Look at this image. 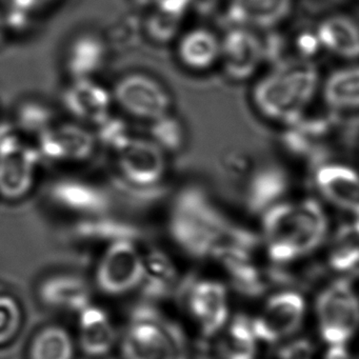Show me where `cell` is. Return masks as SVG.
<instances>
[{"label":"cell","instance_id":"obj_1","mask_svg":"<svg viewBox=\"0 0 359 359\" xmlns=\"http://www.w3.org/2000/svg\"><path fill=\"white\" fill-rule=\"evenodd\" d=\"M173 243L193 258L247 256L255 238L234 226L198 184L180 187L172 197L167 222Z\"/></svg>","mask_w":359,"mask_h":359},{"label":"cell","instance_id":"obj_2","mask_svg":"<svg viewBox=\"0 0 359 359\" xmlns=\"http://www.w3.org/2000/svg\"><path fill=\"white\" fill-rule=\"evenodd\" d=\"M321 81L314 60L304 56L287 58L258 77L250 100L262 118L289 127L308 114L320 92Z\"/></svg>","mask_w":359,"mask_h":359},{"label":"cell","instance_id":"obj_3","mask_svg":"<svg viewBox=\"0 0 359 359\" xmlns=\"http://www.w3.org/2000/svg\"><path fill=\"white\" fill-rule=\"evenodd\" d=\"M327 226L325 208L311 197L283 199L262 212L269 254L276 262H289L316 249L327 235Z\"/></svg>","mask_w":359,"mask_h":359},{"label":"cell","instance_id":"obj_4","mask_svg":"<svg viewBox=\"0 0 359 359\" xmlns=\"http://www.w3.org/2000/svg\"><path fill=\"white\" fill-rule=\"evenodd\" d=\"M123 359H190L182 330L150 306H138L119 340Z\"/></svg>","mask_w":359,"mask_h":359},{"label":"cell","instance_id":"obj_5","mask_svg":"<svg viewBox=\"0 0 359 359\" xmlns=\"http://www.w3.org/2000/svg\"><path fill=\"white\" fill-rule=\"evenodd\" d=\"M114 107L123 116L148 123L173 112L174 98L169 88L144 71L121 75L111 87Z\"/></svg>","mask_w":359,"mask_h":359},{"label":"cell","instance_id":"obj_6","mask_svg":"<svg viewBox=\"0 0 359 359\" xmlns=\"http://www.w3.org/2000/svg\"><path fill=\"white\" fill-rule=\"evenodd\" d=\"M43 161L36 144L12 130L0 135V198L24 201L34 191Z\"/></svg>","mask_w":359,"mask_h":359},{"label":"cell","instance_id":"obj_7","mask_svg":"<svg viewBox=\"0 0 359 359\" xmlns=\"http://www.w3.org/2000/svg\"><path fill=\"white\" fill-rule=\"evenodd\" d=\"M144 275V253L137 241H115L106 245L96 264L94 285L107 297H123L140 291Z\"/></svg>","mask_w":359,"mask_h":359},{"label":"cell","instance_id":"obj_8","mask_svg":"<svg viewBox=\"0 0 359 359\" xmlns=\"http://www.w3.org/2000/svg\"><path fill=\"white\" fill-rule=\"evenodd\" d=\"M169 157L148 136L135 135L115 153V168L128 186L146 190L158 187L165 180Z\"/></svg>","mask_w":359,"mask_h":359},{"label":"cell","instance_id":"obj_9","mask_svg":"<svg viewBox=\"0 0 359 359\" xmlns=\"http://www.w3.org/2000/svg\"><path fill=\"white\" fill-rule=\"evenodd\" d=\"M41 158L55 165H81L100 148L93 129L72 119L58 121L35 140Z\"/></svg>","mask_w":359,"mask_h":359},{"label":"cell","instance_id":"obj_10","mask_svg":"<svg viewBox=\"0 0 359 359\" xmlns=\"http://www.w3.org/2000/svg\"><path fill=\"white\" fill-rule=\"evenodd\" d=\"M319 329L331 346H342L359 327V299L348 283H334L318 296Z\"/></svg>","mask_w":359,"mask_h":359},{"label":"cell","instance_id":"obj_11","mask_svg":"<svg viewBox=\"0 0 359 359\" xmlns=\"http://www.w3.org/2000/svg\"><path fill=\"white\" fill-rule=\"evenodd\" d=\"M266 62V43L260 32L243 27L229 26L222 35L219 65L231 81H250Z\"/></svg>","mask_w":359,"mask_h":359},{"label":"cell","instance_id":"obj_12","mask_svg":"<svg viewBox=\"0 0 359 359\" xmlns=\"http://www.w3.org/2000/svg\"><path fill=\"white\" fill-rule=\"evenodd\" d=\"M60 106L69 119L94 128L114 113L111 88L97 79H70L60 93Z\"/></svg>","mask_w":359,"mask_h":359},{"label":"cell","instance_id":"obj_13","mask_svg":"<svg viewBox=\"0 0 359 359\" xmlns=\"http://www.w3.org/2000/svg\"><path fill=\"white\" fill-rule=\"evenodd\" d=\"M48 201L58 210L81 218L108 214L112 199L106 189L76 176L55 178L47 191Z\"/></svg>","mask_w":359,"mask_h":359},{"label":"cell","instance_id":"obj_14","mask_svg":"<svg viewBox=\"0 0 359 359\" xmlns=\"http://www.w3.org/2000/svg\"><path fill=\"white\" fill-rule=\"evenodd\" d=\"M312 184L327 203L359 218V170L342 161L323 159L312 172Z\"/></svg>","mask_w":359,"mask_h":359},{"label":"cell","instance_id":"obj_15","mask_svg":"<svg viewBox=\"0 0 359 359\" xmlns=\"http://www.w3.org/2000/svg\"><path fill=\"white\" fill-rule=\"evenodd\" d=\"M187 312L205 337L217 334L229 315L228 296L222 283L199 279L189 285L184 297Z\"/></svg>","mask_w":359,"mask_h":359},{"label":"cell","instance_id":"obj_16","mask_svg":"<svg viewBox=\"0 0 359 359\" xmlns=\"http://www.w3.org/2000/svg\"><path fill=\"white\" fill-rule=\"evenodd\" d=\"M304 298L295 292H283L272 296L264 310L256 317L252 330L256 338L276 342L297 331L304 319Z\"/></svg>","mask_w":359,"mask_h":359},{"label":"cell","instance_id":"obj_17","mask_svg":"<svg viewBox=\"0 0 359 359\" xmlns=\"http://www.w3.org/2000/svg\"><path fill=\"white\" fill-rule=\"evenodd\" d=\"M109 46L106 39L94 31L77 33L65 49L62 65L68 81L97 79L108 64Z\"/></svg>","mask_w":359,"mask_h":359},{"label":"cell","instance_id":"obj_18","mask_svg":"<svg viewBox=\"0 0 359 359\" xmlns=\"http://www.w3.org/2000/svg\"><path fill=\"white\" fill-rule=\"evenodd\" d=\"M295 0H226L229 26L271 32L293 13Z\"/></svg>","mask_w":359,"mask_h":359},{"label":"cell","instance_id":"obj_19","mask_svg":"<svg viewBox=\"0 0 359 359\" xmlns=\"http://www.w3.org/2000/svg\"><path fill=\"white\" fill-rule=\"evenodd\" d=\"M317 49L348 62H359V22L344 13L325 15L313 32Z\"/></svg>","mask_w":359,"mask_h":359},{"label":"cell","instance_id":"obj_20","mask_svg":"<svg viewBox=\"0 0 359 359\" xmlns=\"http://www.w3.org/2000/svg\"><path fill=\"white\" fill-rule=\"evenodd\" d=\"M39 302L50 310L79 314L92 302V290L83 277L56 273L41 279L37 287Z\"/></svg>","mask_w":359,"mask_h":359},{"label":"cell","instance_id":"obj_21","mask_svg":"<svg viewBox=\"0 0 359 359\" xmlns=\"http://www.w3.org/2000/svg\"><path fill=\"white\" fill-rule=\"evenodd\" d=\"M176 60L192 73H205L219 65L222 36L208 27L182 31L175 39Z\"/></svg>","mask_w":359,"mask_h":359},{"label":"cell","instance_id":"obj_22","mask_svg":"<svg viewBox=\"0 0 359 359\" xmlns=\"http://www.w3.org/2000/svg\"><path fill=\"white\" fill-rule=\"evenodd\" d=\"M77 346L86 356H108L117 344V332L108 311L90 304L77 314Z\"/></svg>","mask_w":359,"mask_h":359},{"label":"cell","instance_id":"obj_23","mask_svg":"<svg viewBox=\"0 0 359 359\" xmlns=\"http://www.w3.org/2000/svg\"><path fill=\"white\" fill-rule=\"evenodd\" d=\"M319 96L336 113L359 111V62H348L321 81Z\"/></svg>","mask_w":359,"mask_h":359},{"label":"cell","instance_id":"obj_24","mask_svg":"<svg viewBox=\"0 0 359 359\" xmlns=\"http://www.w3.org/2000/svg\"><path fill=\"white\" fill-rule=\"evenodd\" d=\"M253 173L245 186L243 203L250 212L262 213L285 199L289 178L283 168L273 163L264 165Z\"/></svg>","mask_w":359,"mask_h":359},{"label":"cell","instance_id":"obj_25","mask_svg":"<svg viewBox=\"0 0 359 359\" xmlns=\"http://www.w3.org/2000/svg\"><path fill=\"white\" fill-rule=\"evenodd\" d=\"M74 234L88 243H110L119 241H137L140 231L131 222L111 217L109 214L81 218L74 226Z\"/></svg>","mask_w":359,"mask_h":359},{"label":"cell","instance_id":"obj_26","mask_svg":"<svg viewBox=\"0 0 359 359\" xmlns=\"http://www.w3.org/2000/svg\"><path fill=\"white\" fill-rule=\"evenodd\" d=\"M58 121L51 104L39 98L29 97L16 104L12 128L28 140H36Z\"/></svg>","mask_w":359,"mask_h":359},{"label":"cell","instance_id":"obj_27","mask_svg":"<svg viewBox=\"0 0 359 359\" xmlns=\"http://www.w3.org/2000/svg\"><path fill=\"white\" fill-rule=\"evenodd\" d=\"M76 341L60 325H48L31 338L27 359H74Z\"/></svg>","mask_w":359,"mask_h":359},{"label":"cell","instance_id":"obj_28","mask_svg":"<svg viewBox=\"0 0 359 359\" xmlns=\"http://www.w3.org/2000/svg\"><path fill=\"white\" fill-rule=\"evenodd\" d=\"M146 275L142 290L152 299L165 297L171 293L178 280V271L172 258L161 250L144 254Z\"/></svg>","mask_w":359,"mask_h":359},{"label":"cell","instance_id":"obj_29","mask_svg":"<svg viewBox=\"0 0 359 359\" xmlns=\"http://www.w3.org/2000/svg\"><path fill=\"white\" fill-rule=\"evenodd\" d=\"M147 136L169 156L182 152L188 144L186 125L174 112L148 123Z\"/></svg>","mask_w":359,"mask_h":359},{"label":"cell","instance_id":"obj_30","mask_svg":"<svg viewBox=\"0 0 359 359\" xmlns=\"http://www.w3.org/2000/svg\"><path fill=\"white\" fill-rule=\"evenodd\" d=\"M255 334L245 318L235 319L224 334L222 354L224 359H254L256 353Z\"/></svg>","mask_w":359,"mask_h":359},{"label":"cell","instance_id":"obj_31","mask_svg":"<svg viewBox=\"0 0 359 359\" xmlns=\"http://www.w3.org/2000/svg\"><path fill=\"white\" fill-rule=\"evenodd\" d=\"M93 131L100 147H104L113 154L121 150L135 136L130 123L123 116L114 113L96 126Z\"/></svg>","mask_w":359,"mask_h":359},{"label":"cell","instance_id":"obj_32","mask_svg":"<svg viewBox=\"0 0 359 359\" xmlns=\"http://www.w3.org/2000/svg\"><path fill=\"white\" fill-rule=\"evenodd\" d=\"M24 323V311L18 298L0 292V348L13 342Z\"/></svg>","mask_w":359,"mask_h":359},{"label":"cell","instance_id":"obj_33","mask_svg":"<svg viewBox=\"0 0 359 359\" xmlns=\"http://www.w3.org/2000/svg\"><path fill=\"white\" fill-rule=\"evenodd\" d=\"M149 37L155 43H167L177 39L180 31V18L155 10L147 20Z\"/></svg>","mask_w":359,"mask_h":359},{"label":"cell","instance_id":"obj_34","mask_svg":"<svg viewBox=\"0 0 359 359\" xmlns=\"http://www.w3.org/2000/svg\"><path fill=\"white\" fill-rule=\"evenodd\" d=\"M313 348L306 339L295 340L281 350L280 359H312Z\"/></svg>","mask_w":359,"mask_h":359},{"label":"cell","instance_id":"obj_35","mask_svg":"<svg viewBox=\"0 0 359 359\" xmlns=\"http://www.w3.org/2000/svg\"><path fill=\"white\" fill-rule=\"evenodd\" d=\"M56 0H11L10 11L15 13L28 14L32 13L34 10L39 9L43 6L49 5Z\"/></svg>","mask_w":359,"mask_h":359},{"label":"cell","instance_id":"obj_36","mask_svg":"<svg viewBox=\"0 0 359 359\" xmlns=\"http://www.w3.org/2000/svg\"><path fill=\"white\" fill-rule=\"evenodd\" d=\"M10 37H11V32H10L9 26H8L5 11L0 9V48L7 45Z\"/></svg>","mask_w":359,"mask_h":359},{"label":"cell","instance_id":"obj_37","mask_svg":"<svg viewBox=\"0 0 359 359\" xmlns=\"http://www.w3.org/2000/svg\"><path fill=\"white\" fill-rule=\"evenodd\" d=\"M218 0H193V4H198L201 7L210 8L217 3Z\"/></svg>","mask_w":359,"mask_h":359}]
</instances>
